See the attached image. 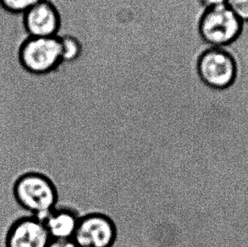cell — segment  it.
I'll return each instance as SVG.
<instances>
[{
  "label": "cell",
  "mask_w": 248,
  "mask_h": 247,
  "mask_svg": "<svg viewBox=\"0 0 248 247\" xmlns=\"http://www.w3.org/2000/svg\"><path fill=\"white\" fill-rule=\"evenodd\" d=\"M16 197L24 208L42 222L60 202L57 185L50 178L40 174L20 178L16 185Z\"/></svg>",
  "instance_id": "obj_1"
},
{
  "label": "cell",
  "mask_w": 248,
  "mask_h": 247,
  "mask_svg": "<svg viewBox=\"0 0 248 247\" xmlns=\"http://www.w3.org/2000/svg\"><path fill=\"white\" fill-rule=\"evenodd\" d=\"M17 59L22 70L30 75L44 76L54 72L63 63L60 36L26 37L19 45Z\"/></svg>",
  "instance_id": "obj_2"
},
{
  "label": "cell",
  "mask_w": 248,
  "mask_h": 247,
  "mask_svg": "<svg viewBox=\"0 0 248 247\" xmlns=\"http://www.w3.org/2000/svg\"><path fill=\"white\" fill-rule=\"evenodd\" d=\"M242 22L226 4L203 9L198 31L202 44L208 47L228 46L237 38Z\"/></svg>",
  "instance_id": "obj_3"
},
{
  "label": "cell",
  "mask_w": 248,
  "mask_h": 247,
  "mask_svg": "<svg viewBox=\"0 0 248 247\" xmlns=\"http://www.w3.org/2000/svg\"><path fill=\"white\" fill-rule=\"evenodd\" d=\"M196 70L201 83L215 90L231 86L235 77V62L220 47L206 46L197 59Z\"/></svg>",
  "instance_id": "obj_4"
},
{
  "label": "cell",
  "mask_w": 248,
  "mask_h": 247,
  "mask_svg": "<svg viewBox=\"0 0 248 247\" xmlns=\"http://www.w3.org/2000/svg\"><path fill=\"white\" fill-rule=\"evenodd\" d=\"M116 239V224L109 216L102 213L81 216L73 238L80 247H112Z\"/></svg>",
  "instance_id": "obj_5"
},
{
  "label": "cell",
  "mask_w": 248,
  "mask_h": 247,
  "mask_svg": "<svg viewBox=\"0 0 248 247\" xmlns=\"http://www.w3.org/2000/svg\"><path fill=\"white\" fill-rule=\"evenodd\" d=\"M22 27L27 37H58L61 13L50 0H43L22 15Z\"/></svg>",
  "instance_id": "obj_6"
},
{
  "label": "cell",
  "mask_w": 248,
  "mask_h": 247,
  "mask_svg": "<svg viewBox=\"0 0 248 247\" xmlns=\"http://www.w3.org/2000/svg\"><path fill=\"white\" fill-rule=\"evenodd\" d=\"M50 235L42 221L36 217L19 221L11 229L8 247H47Z\"/></svg>",
  "instance_id": "obj_7"
},
{
  "label": "cell",
  "mask_w": 248,
  "mask_h": 247,
  "mask_svg": "<svg viewBox=\"0 0 248 247\" xmlns=\"http://www.w3.org/2000/svg\"><path fill=\"white\" fill-rule=\"evenodd\" d=\"M81 216L72 207L58 204L43 220L51 239L69 240L74 238Z\"/></svg>",
  "instance_id": "obj_8"
},
{
  "label": "cell",
  "mask_w": 248,
  "mask_h": 247,
  "mask_svg": "<svg viewBox=\"0 0 248 247\" xmlns=\"http://www.w3.org/2000/svg\"><path fill=\"white\" fill-rule=\"evenodd\" d=\"M61 56L63 63H71L81 57L83 47L81 41L72 35L60 37Z\"/></svg>",
  "instance_id": "obj_9"
},
{
  "label": "cell",
  "mask_w": 248,
  "mask_h": 247,
  "mask_svg": "<svg viewBox=\"0 0 248 247\" xmlns=\"http://www.w3.org/2000/svg\"><path fill=\"white\" fill-rule=\"evenodd\" d=\"M43 0H0V8L11 15H23Z\"/></svg>",
  "instance_id": "obj_10"
},
{
  "label": "cell",
  "mask_w": 248,
  "mask_h": 247,
  "mask_svg": "<svg viewBox=\"0 0 248 247\" xmlns=\"http://www.w3.org/2000/svg\"><path fill=\"white\" fill-rule=\"evenodd\" d=\"M226 5L242 22L248 21V0H228Z\"/></svg>",
  "instance_id": "obj_11"
},
{
  "label": "cell",
  "mask_w": 248,
  "mask_h": 247,
  "mask_svg": "<svg viewBox=\"0 0 248 247\" xmlns=\"http://www.w3.org/2000/svg\"><path fill=\"white\" fill-rule=\"evenodd\" d=\"M47 247H80L73 239L54 240L52 239Z\"/></svg>",
  "instance_id": "obj_12"
},
{
  "label": "cell",
  "mask_w": 248,
  "mask_h": 247,
  "mask_svg": "<svg viewBox=\"0 0 248 247\" xmlns=\"http://www.w3.org/2000/svg\"><path fill=\"white\" fill-rule=\"evenodd\" d=\"M198 1L203 9H208V8H212V7L226 4L228 0H198Z\"/></svg>",
  "instance_id": "obj_13"
}]
</instances>
